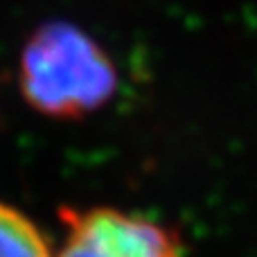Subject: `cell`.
Listing matches in <instances>:
<instances>
[{
  "label": "cell",
  "mask_w": 257,
  "mask_h": 257,
  "mask_svg": "<svg viewBox=\"0 0 257 257\" xmlns=\"http://www.w3.org/2000/svg\"><path fill=\"white\" fill-rule=\"evenodd\" d=\"M18 79L25 102L59 120L97 111L117 88V72L106 52L68 23H50L32 34L21 54Z\"/></svg>",
  "instance_id": "cell-1"
},
{
  "label": "cell",
  "mask_w": 257,
  "mask_h": 257,
  "mask_svg": "<svg viewBox=\"0 0 257 257\" xmlns=\"http://www.w3.org/2000/svg\"><path fill=\"white\" fill-rule=\"evenodd\" d=\"M57 257H183L181 239L149 217L115 208L70 210Z\"/></svg>",
  "instance_id": "cell-2"
},
{
  "label": "cell",
  "mask_w": 257,
  "mask_h": 257,
  "mask_svg": "<svg viewBox=\"0 0 257 257\" xmlns=\"http://www.w3.org/2000/svg\"><path fill=\"white\" fill-rule=\"evenodd\" d=\"M0 257H54L43 230L27 214L0 201Z\"/></svg>",
  "instance_id": "cell-3"
}]
</instances>
